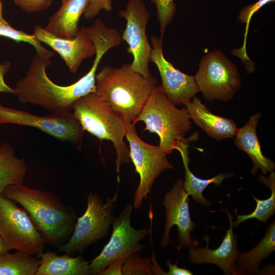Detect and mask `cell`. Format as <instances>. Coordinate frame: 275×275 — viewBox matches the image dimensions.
Instances as JSON below:
<instances>
[{"instance_id": "cb8c5ba5", "label": "cell", "mask_w": 275, "mask_h": 275, "mask_svg": "<svg viewBox=\"0 0 275 275\" xmlns=\"http://www.w3.org/2000/svg\"><path fill=\"white\" fill-rule=\"evenodd\" d=\"M40 260L17 251L0 255V275H36Z\"/></svg>"}, {"instance_id": "4316f807", "label": "cell", "mask_w": 275, "mask_h": 275, "mask_svg": "<svg viewBox=\"0 0 275 275\" xmlns=\"http://www.w3.org/2000/svg\"><path fill=\"white\" fill-rule=\"evenodd\" d=\"M274 1V0H258L255 3L244 7L239 12V14L237 17L238 20L241 23H246L245 32L244 34V42L242 47L238 49L237 50L238 51H237V52H234L233 53L235 56H238L244 62L246 61L249 62H250L246 52L245 46L249 25L251 18L253 15L262 7L269 3Z\"/></svg>"}, {"instance_id": "9c48e42d", "label": "cell", "mask_w": 275, "mask_h": 275, "mask_svg": "<svg viewBox=\"0 0 275 275\" xmlns=\"http://www.w3.org/2000/svg\"><path fill=\"white\" fill-rule=\"evenodd\" d=\"M0 236L12 249L40 256L45 241L29 214L4 195L0 196Z\"/></svg>"}, {"instance_id": "d4e9b609", "label": "cell", "mask_w": 275, "mask_h": 275, "mask_svg": "<svg viewBox=\"0 0 275 275\" xmlns=\"http://www.w3.org/2000/svg\"><path fill=\"white\" fill-rule=\"evenodd\" d=\"M258 180L268 186L271 190V196L264 200H260L252 196L256 202V207L253 212L248 214H236L237 218L233 222V227H236L248 219L255 218L260 222H266L275 212V173L270 172L269 177L260 175Z\"/></svg>"}, {"instance_id": "44dd1931", "label": "cell", "mask_w": 275, "mask_h": 275, "mask_svg": "<svg viewBox=\"0 0 275 275\" xmlns=\"http://www.w3.org/2000/svg\"><path fill=\"white\" fill-rule=\"evenodd\" d=\"M275 250V223L268 226L264 236L249 251L239 253L235 263V274H254L261 262Z\"/></svg>"}, {"instance_id": "d6986e66", "label": "cell", "mask_w": 275, "mask_h": 275, "mask_svg": "<svg viewBox=\"0 0 275 275\" xmlns=\"http://www.w3.org/2000/svg\"><path fill=\"white\" fill-rule=\"evenodd\" d=\"M90 0H66L49 19L44 29L57 36L71 38L78 30L80 17Z\"/></svg>"}, {"instance_id": "f546056e", "label": "cell", "mask_w": 275, "mask_h": 275, "mask_svg": "<svg viewBox=\"0 0 275 275\" xmlns=\"http://www.w3.org/2000/svg\"><path fill=\"white\" fill-rule=\"evenodd\" d=\"M14 4L28 13H36L47 9L53 0H13Z\"/></svg>"}, {"instance_id": "8992f818", "label": "cell", "mask_w": 275, "mask_h": 275, "mask_svg": "<svg viewBox=\"0 0 275 275\" xmlns=\"http://www.w3.org/2000/svg\"><path fill=\"white\" fill-rule=\"evenodd\" d=\"M118 197V190L105 203L97 192L87 197V209L77 218L72 234L68 242L59 251L69 255L81 254L88 246L107 235L114 221V208Z\"/></svg>"}, {"instance_id": "83f0119b", "label": "cell", "mask_w": 275, "mask_h": 275, "mask_svg": "<svg viewBox=\"0 0 275 275\" xmlns=\"http://www.w3.org/2000/svg\"><path fill=\"white\" fill-rule=\"evenodd\" d=\"M156 9L157 19L159 24L160 38L162 39L168 25L173 21L176 12L174 0H150Z\"/></svg>"}, {"instance_id": "d590c367", "label": "cell", "mask_w": 275, "mask_h": 275, "mask_svg": "<svg viewBox=\"0 0 275 275\" xmlns=\"http://www.w3.org/2000/svg\"><path fill=\"white\" fill-rule=\"evenodd\" d=\"M3 17V4L1 0H0V17Z\"/></svg>"}, {"instance_id": "3957f363", "label": "cell", "mask_w": 275, "mask_h": 275, "mask_svg": "<svg viewBox=\"0 0 275 275\" xmlns=\"http://www.w3.org/2000/svg\"><path fill=\"white\" fill-rule=\"evenodd\" d=\"M157 79L146 78L132 71L130 64L120 67L105 65L96 73L95 93L125 122L134 124Z\"/></svg>"}, {"instance_id": "6da1fadb", "label": "cell", "mask_w": 275, "mask_h": 275, "mask_svg": "<svg viewBox=\"0 0 275 275\" xmlns=\"http://www.w3.org/2000/svg\"><path fill=\"white\" fill-rule=\"evenodd\" d=\"M104 54L103 50L97 49L89 71L76 82L61 86L53 82L46 73L51 60L43 59L36 53L25 75L16 82L15 88L18 101L40 106L50 113H71L77 100L95 92V76Z\"/></svg>"}, {"instance_id": "8d00e7d4", "label": "cell", "mask_w": 275, "mask_h": 275, "mask_svg": "<svg viewBox=\"0 0 275 275\" xmlns=\"http://www.w3.org/2000/svg\"><path fill=\"white\" fill-rule=\"evenodd\" d=\"M61 1H62V2H65V1H66V0H61Z\"/></svg>"}, {"instance_id": "30bf717a", "label": "cell", "mask_w": 275, "mask_h": 275, "mask_svg": "<svg viewBox=\"0 0 275 275\" xmlns=\"http://www.w3.org/2000/svg\"><path fill=\"white\" fill-rule=\"evenodd\" d=\"M126 20L122 40L128 45L127 52L132 54L131 69L145 77L152 76L149 68L152 47L149 42L146 29L150 13L143 0H127L126 8L118 13Z\"/></svg>"}, {"instance_id": "d6a6232c", "label": "cell", "mask_w": 275, "mask_h": 275, "mask_svg": "<svg viewBox=\"0 0 275 275\" xmlns=\"http://www.w3.org/2000/svg\"><path fill=\"white\" fill-rule=\"evenodd\" d=\"M125 258L118 259L111 263L101 273V275H122V269Z\"/></svg>"}, {"instance_id": "1f68e13d", "label": "cell", "mask_w": 275, "mask_h": 275, "mask_svg": "<svg viewBox=\"0 0 275 275\" xmlns=\"http://www.w3.org/2000/svg\"><path fill=\"white\" fill-rule=\"evenodd\" d=\"M11 66V63L10 62L6 61L3 64L0 62V93H8L16 96V89L8 86L4 80V76L8 72Z\"/></svg>"}, {"instance_id": "ffe728a7", "label": "cell", "mask_w": 275, "mask_h": 275, "mask_svg": "<svg viewBox=\"0 0 275 275\" xmlns=\"http://www.w3.org/2000/svg\"><path fill=\"white\" fill-rule=\"evenodd\" d=\"M39 266L36 275H86L90 274L89 263L81 256L69 255L59 256L47 251L40 255Z\"/></svg>"}, {"instance_id": "9a60e30c", "label": "cell", "mask_w": 275, "mask_h": 275, "mask_svg": "<svg viewBox=\"0 0 275 275\" xmlns=\"http://www.w3.org/2000/svg\"><path fill=\"white\" fill-rule=\"evenodd\" d=\"M41 43L50 46L61 57L69 71L77 72L82 62L95 56L96 49L87 27H82L71 38H62L52 34L40 25H36L33 34Z\"/></svg>"}, {"instance_id": "4fadbf2b", "label": "cell", "mask_w": 275, "mask_h": 275, "mask_svg": "<svg viewBox=\"0 0 275 275\" xmlns=\"http://www.w3.org/2000/svg\"><path fill=\"white\" fill-rule=\"evenodd\" d=\"M151 44L150 61L159 71L162 90L175 105H184L199 92L195 76L181 72L165 58L162 38L152 36Z\"/></svg>"}, {"instance_id": "8fae6325", "label": "cell", "mask_w": 275, "mask_h": 275, "mask_svg": "<svg viewBox=\"0 0 275 275\" xmlns=\"http://www.w3.org/2000/svg\"><path fill=\"white\" fill-rule=\"evenodd\" d=\"M128 204L113 223V232L109 241L100 253L89 264L90 274H101L113 262L140 252L145 246L140 241L146 237V228L136 229L130 224L133 210Z\"/></svg>"}, {"instance_id": "7402d4cb", "label": "cell", "mask_w": 275, "mask_h": 275, "mask_svg": "<svg viewBox=\"0 0 275 275\" xmlns=\"http://www.w3.org/2000/svg\"><path fill=\"white\" fill-rule=\"evenodd\" d=\"M26 172L24 160L16 156L11 145L6 142L1 144L0 196L7 186L23 184Z\"/></svg>"}, {"instance_id": "ac0fdd59", "label": "cell", "mask_w": 275, "mask_h": 275, "mask_svg": "<svg viewBox=\"0 0 275 275\" xmlns=\"http://www.w3.org/2000/svg\"><path fill=\"white\" fill-rule=\"evenodd\" d=\"M261 117L259 113L252 115L242 127L238 128L234 140L235 145L251 158L253 167L251 173L253 175L259 170L263 174H267L275 168L274 163L263 155L257 136V126Z\"/></svg>"}, {"instance_id": "e575fe53", "label": "cell", "mask_w": 275, "mask_h": 275, "mask_svg": "<svg viewBox=\"0 0 275 275\" xmlns=\"http://www.w3.org/2000/svg\"><path fill=\"white\" fill-rule=\"evenodd\" d=\"M13 250L0 236V255L9 252Z\"/></svg>"}, {"instance_id": "836d02e7", "label": "cell", "mask_w": 275, "mask_h": 275, "mask_svg": "<svg viewBox=\"0 0 275 275\" xmlns=\"http://www.w3.org/2000/svg\"><path fill=\"white\" fill-rule=\"evenodd\" d=\"M167 265L169 267V271L166 272V275H191L193 272L185 268H181L177 265V261L175 264H172L170 259L166 261Z\"/></svg>"}, {"instance_id": "5b68a950", "label": "cell", "mask_w": 275, "mask_h": 275, "mask_svg": "<svg viewBox=\"0 0 275 275\" xmlns=\"http://www.w3.org/2000/svg\"><path fill=\"white\" fill-rule=\"evenodd\" d=\"M72 109L85 131L100 140L112 142L117 155L116 172L119 175L121 167L130 160L129 149L124 140L128 124L95 92L77 100Z\"/></svg>"}, {"instance_id": "ba28073f", "label": "cell", "mask_w": 275, "mask_h": 275, "mask_svg": "<svg viewBox=\"0 0 275 275\" xmlns=\"http://www.w3.org/2000/svg\"><path fill=\"white\" fill-rule=\"evenodd\" d=\"M134 124H128L125 138L129 143V157L140 177L133 197L132 206L139 209L143 199L151 191L156 178L163 171L174 167L167 154L158 146L150 145L138 136Z\"/></svg>"}, {"instance_id": "e0dca14e", "label": "cell", "mask_w": 275, "mask_h": 275, "mask_svg": "<svg viewBox=\"0 0 275 275\" xmlns=\"http://www.w3.org/2000/svg\"><path fill=\"white\" fill-rule=\"evenodd\" d=\"M184 105L190 119L210 138L221 141L236 135L238 128L233 120L213 114L195 96Z\"/></svg>"}, {"instance_id": "7c38bea8", "label": "cell", "mask_w": 275, "mask_h": 275, "mask_svg": "<svg viewBox=\"0 0 275 275\" xmlns=\"http://www.w3.org/2000/svg\"><path fill=\"white\" fill-rule=\"evenodd\" d=\"M7 123L36 128L79 149L85 132L73 113H53L39 116L0 104V124Z\"/></svg>"}, {"instance_id": "277c9868", "label": "cell", "mask_w": 275, "mask_h": 275, "mask_svg": "<svg viewBox=\"0 0 275 275\" xmlns=\"http://www.w3.org/2000/svg\"><path fill=\"white\" fill-rule=\"evenodd\" d=\"M186 107L177 108L167 98L160 85L154 89L134 124L142 121L144 131L155 133L159 138V146L167 154L179 152L186 140V133L191 128V122Z\"/></svg>"}, {"instance_id": "7a4b0ae2", "label": "cell", "mask_w": 275, "mask_h": 275, "mask_svg": "<svg viewBox=\"0 0 275 275\" xmlns=\"http://www.w3.org/2000/svg\"><path fill=\"white\" fill-rule=\"evenodd\" d=\"M2 195L23 207L45 242L60 248L71 237L76 216L56 195L23 184L7 186Z\"/></svg>"}, {"instance_id": "603a6c76", "label": "cell", "mask_w": 275, "mask_h": 275, "mask_svg": "<svg viewBox=\"0 0 275 275\" xmlns=\"http://www.w3.org/2000/svg\"><path fill=\"white\" fill-rule=\"evenodd\" d=\"M189 143H185L179 152L183 160L185 168V179L183 181L184 188L189 196H191L194 200L205 206L211 205V202L207 200L203 196V190L211 183L215 185H220L226 178L233 176L232 173H220L211 178L204 179L196 176L189 170L188 167L189 157L188 148Z\"/></svg>"}, {"instance_id": "5bb4252c", "label": "cell", "mask_w": 275, "mask_h": 275, "mask_svg": "<svg viewBox=\"0 0 275 275\" xmlns=\"http://www.w3.org/2000/svg\"><path fill=\"white\" fill-rule=\"evenodd\" d=\"M189 195L183 186V181L178 180L171 190L164 196L163 205L166 207L165 231L161 245L166 246L170 242V232L174 226H177L178 250L183 247L191 248L200 243L191 238L190 233L196 224L190 217L189 209Z\"/></svg>"}, {"instance_id": "4dcf8cb0", "label": "cell", "mask_w": 275, "mask_h": 275, "mask_svg": "<svg viewBox=\"0 0 275 275\" xmlns=\"http://www.w3.org/2000/svg\"><path fill=\"white\" fill-rule=\"evenodd\" d=\"M112 10V0H90L83 16L86 19L91 20L102 10L109 12Z\"/></svg>"}, {"instance_id": "484cf974", "label": "cell", "mask_w": 275, "mask_h": 275, "mask_svg": "<svg viewBox=\"0 0 275 275\" xmlns=\"http://www.w3.org/2000/svg\"><path fill=\"white\" fill-rule=\"evenodd\" d=\"M0 36L7 37L18 43L22 42L32 45L36 53L43 59L50 60L54 56V52L44 47L33 34L30 35L13 28L3 17H0Z\"/></svg>"}, {"instance_id": "f1b7e54d", "label": "cell", "mask_w": 275, "mask_h": 275, "mask_svg": "<svg viewBox=\"0 0 275 275\" xmlns=\"http://www.w3.org/2000/svg\"><path fill=\"white\" fill-rule=\"evenodd\" d=\"M152 273L151 265L149 258H143L137 253L125 258L122 269V274L151 275Z\"/></svg>"}, {"instance_id": "52a82bcc", "label": "cell", "mask_w": 275, "mask_h": 275, "mask_svg": "<svg viewBox=\"0 0 275 275\" xmlns=\"http://www.w3.org/2000/svg\"><path fill=\"white\" fill-rule=\"evenodd\" d=\"M194 76L199 92L209 101H229L241 86L237 67L218 50L202 58Z\"/></svg>"}, {"instance_id": "2e32d148", "label": "cell", "mask_w": 275, "mask_h": 275, "mask_svg": "<svg viewBox=\"0 0 275 275\" xmlns=\"http://www.w3.org/2000/svg\"><path fill=\"white\" fill-rule=\"evenodd\" d=\"M230 223V228L226 231L220 245L211 250L209 248V237L204 236L205 247H192L189 251V258L195 264L211 263L218 266L227 275L235 274V263L240 253L237 249V237L233 232V216L227 208L225 209Z\"/></svg>"}]
</instances>
